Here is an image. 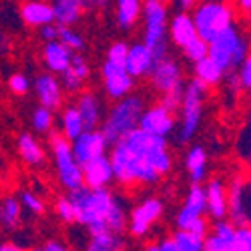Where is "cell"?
<instances>
[{"mask_svg": "<svg viewBox=\"0 0 251 251\" xmlns=\"http://www.w3.org/2000/svg\"><path fill=\"white\" fill-rule=\"evenodd\" d=\"M40 249L43 251H75L67 241H62V239H56V237H50L47 239L43 245H40Z\"/></svg>", "mask_w": 251, "mask_h": 251, "instance_id": "ee69618b", "label": "cell"}, {"mask_svg": "<svg viewBox=\"0 0 251 251\" xmlns=\"http://www.w3.org/2000/svg\"><path fill=\"white\" fill-rule=\"evenodd\" d=\"M113 0H89V6L93 8H107Z\"/></svg>", "mask_w": 251, "mask_h": 251, "instance_id": "f5cc1de1", "label": "cell"}, {"mask_svg": "<svg viewBox=\"0 0 251 251\" xmlns=\"http://www.w3.org/2000/svg\"><path fill=\"white\" fill-rule=\"evenodd\" d=\"M85 8L76 0H52V14L58 26H76L80 23Z\"/></svg>", "mask_w": 251, "mask_h": 251, "instance_id": "f546056e", "label": "cell"}, {"mask_svg": "<svg viewBox=\"0 0 251 251\" xmlns=\"http://www.w3.org/2000/svg\"><path fill=\"white\" fill-rule=\"evenodd\" d=\"M69 197L73 199L76 225L85 227L89 233L95 231H117L127 233L129 221V203L121 193L107 189H91V187H78L71 191Z\"/></svg>", "mask_w": 251, "mask_h": 251, "instance_id": "7a4b0ae2", "label": "cell"}, {"mask_svg": "<svg viewBox=\"0 0 251 251\" xmlns=\"http://www.w3.org/2000/svg\"><path fill=\"white\" fill-rule=\"evenodd\" d=\"M0 153H2V143H0Z\"/></svg>", "mask_w": 251, "mask_h": 251, "instance_id": "6f0895ef", "label": "cell"}, {"mask_svg": "<svg viewBox=\"0 0 251 251\" xmlns=\"http://www.w3.org/2000/svg\"><path fill=\"white\" fill-rule=\"evenodd\" d=\"M207 93H209V87H205L195 76L185 80L183 99L177 109V129H175L177 143L187 145L197 137L203 125V119H205Z\"/></svg>", "mask_w": 251, "mask_h": 251, "instance_id": "3957f363", "label": "cell"}, {"mask_svg": "<svg viewBox=\"0 0 251 251\" xmlns=\"http://www.w3.org/2000/svg\"><path fill=\"white\" fill-rule=\"evenodd\" d=\"M129 243L125 239V233H117V231H95L89 233V239L85 241L82 251H127Z\"/></svg>", "mask_w": 251, "mask_h": 251, "instance_id": "4316f807", "label": "cell"}, {"mask_svg": "<svg viewBox=\"0 0 251 251\" xmlns=\"http://www.w3.org/2000/svg\"><path fill=\"white\" fill-rule=\"evenodd\" d=\"M127 50H129V45L127 43H123V40H115V43L107 49V52H104V60L113 62V65H123L125 67Z\"/></svg>", "mask_w": 251, "mask_h": 251, "instance_id": "ab89813d", "label": "cell"}, {"mask_svg": "<svg viewBox=\"0 0 251 251\" xmlns=\"http://www.w3.org/2000/svg\"><path fill=\"white\" fill-rule=\"evenodd\" d=\"M147 80H149L151 91L161 97L165 93L179 91L185 87V69L175 56L167 52L155 60Z\"/></svg>", "mask_w": 251, "mask_h": 251, "instance_id": "30bf717a", "label": "cell"}, {"mask_svg": "<svg viewBox=\"0 0 251 251\" xmlns=\"http://www.w3.org/2000/svg\"><path fill=\"white\" fill-rule=\"evenodd\" d=\"M58 25L56 23H50V25H45L43 28H38V36L43 38V43H49V40H56L58 38Z\"/></svg>", "mask_w": 251, "mask_h": 251, "instance_id": "f6af8a7d", "label": "cell"}, {"mask_svg": "<svg viewBox=\"0 0 251 251\" xmlns=\"http://www.w3.org/2000/svg\"><path fill=\"white\" fill-rule=\"evenodd\" d=\"M197 28L191 18L189 10H177L175 14H171L169 18V45H173L175 49L183 50L189 43L197 38Z\"/></svg>", "mask_w": 251, "mask_h": 251, "instance_id": "603a6c76", "label": "cell"}, {"mask_svg": "<svg viewBox=\"0 0 251 251\" xmlns=\"http://www.w3.org/2000/svg\"><path fill=\"white\" fill-rule=\"evenodd\" d=\"M171 237L181 251H203V239L205 237L189 231V229H175Z\"/></svg>", "mask_w": 251, "mask_h": 251, "instance_id": "836d02e7", "label": "cell"}, {"mask_svg": "<svg viewBox=\"0 0 251 251\" xmlns=\"http://www.w3.org/2000/svg\"><path fill=\"white\" fill-rule=\"evenodd\" d=\"M75 52L65 47L60 43V40H49V43L43 45V49H40V60H43V65L49 73L52 75H62L69 65H71V60H73Z\"/></svg>", "mask_w": 251, "mask_h": 251, "instance_id": "cb8c5ba5", "label": "cell"}, {"mask_svg": "<svg viewBox=\"0 0 251 251\" xmlns=\"http://www.w3.org/2000/svg\"><path fill=\"white\" fill-rule=\"evenodd\" d=\"M76 2H80L82 6H89V0H76Z\"/></svg>", "mask_w": 251, "mask_h": 251, "instance_id": "11a10c76", "label": "cell"}, {"mask_svg": "<svg viewBox=\"0 0 251 251\" xmlns=\"http://www.w3.org/2000/svg\"><path fill=\"white\" fill-rule=\"evenodd\" d=\"M187 229H189V231H193V233H197V235H201V237H205V235L209 233V229H211V223H209L207 217H201V219L193 221Z\"/></svg>", "mask_w": 251, "mask_h": 251, "instance_id": "bcb514c9", "label": "cell"}, {"mask_svg": "<svg viewBox=\"0 0 251 251\" xmlns=\"http://www.w3.org/2000/svg\"><path fill=\"white\" fill-rule=\"evenodd\" d=\"M235 251H251V225H235Z\"/></svg>", "mask_w": 251, "mask_h": 251, "instance_id": "60d3db41", "label": "cell"}, {"mask_svg": "<svg viewBox=\"0 0 251 251\" xmlns=\"http://www.w3.org/2000/svg\"><path fill=\"white\" fill-rule=\"evenodd\" d=\"M30 127L36 135H50L56 127V113L43 104H36L30 113Z\"/></svg>", "mask_w": 251, "mask_h": 251, "instance_id": "1f68e13d", "label": "cell"}, {"mask_svg": "<svg viewBox=\"0 0 251 251\" xmlns=\"http://www.w3.org/2000/svg\"><path fill=\"white\" fill-rule=\"evenodd\" d=\"M73 153L80 165H85L97 157L109 155L111 149V141L104 137L100 129H85L75 141H71Z\"/></svg>", "mask_w": 251, "mask_h": 251, "instance_id": "5bb4252c", "label": "cell"}, {"mask_svg": "<svg viewBox=\"0 0 251 251\" xmlns=\"http://www.w3.org/2000/svg\"><path fill=\"white\" fill-rule=\"evenodd\" d=\"M56 125H58V133L69 141H75L85 131V123H82L80 113L75 104H65V107L60 109V113L56 117Z\"/></svg>", "mask_w": 251, "mask_h": 251, "instance_id": "f1b7e54d", "label": "cell"}, {"mask_svg": "<svg viewBox=\"0 0 251 251\" xmlns=\"http://www.w3.org/2000/svg\"><path fill=\"white\" fill-rule=\"evenodd\" d=\"M16 153L26 167H30V169H40V167H45V163H47L49 151L43 145V141L34 133L25 131L16 137Z\"/></svg>", "mask_w": 251, "mask_h": 251, "instance_id": "44dd1931", "label": "cell"}, {"mask_svg": "<svg viewBox=\"0 0 251 251\" xmlns=\"http://www.w3.org/2000/svg\"><path fill=\"white\" fill-rule=\"evenodd\" d=\"M0 251H26V249H23L18 243H12V241H0Z\"/></svg>", "mask_w": 251, "mask_h": 251, "instance_id": "816d5d0a", "label": "cell"}, {"mask_svg": "<svg viewBox=\"0 0 251 251\" xmlns=\"http://www.w3.org/2000/svg\"><path fill=\"white\" fill-rule=\"evenodd\" d=\"M139 127L151 135L169 139L171 135H175V129H177V113L167 109L163 102L157 100L145 107L141 121H139Z\"/></svg>", "mask_w": 251, "mask_h": 251, "instance_id": "7c38bea8", "label": "cell"}, {"mask_svg": "<svg viewBox=\"0 0 251 251\" xmlns=\"http://www.w3.org/2000/svg\"><path fill=\"white\" fill-rule=\"evenodd\" d=\"M6 87L16 97H26L32 91V80L25 73H12L6 80Z\"/></svg>", "mask_w": 251, "mask_h": 251, "instance_id": "8d00e7d4", "label": "cell"}, {"mask_svg": "<svg viewBox=\"0 0 251 251\" xmlns=\"http://www.w3.org/2000/svg\"><path fill=\"white\" fill-rule=\"evenodd\" d=\"M137 251H159V245H157V241H149V243H143Z\"/></svg>", "mask_w": 251, "mask_h": 251, "instance_id": "db71d44e", "label": "cell"}, {"mask_svg": "<svg viewBox=\"0 0 251 251\" xmlns=\"http://www.w3.org/2000/svg\"><path fill=\"white\" fill-rule=\"evenodd\" d=\"M205 189V203H207V215L213 221L225 219L229 215V197H227V183L221 177L209 179Z\"/></svg>", "mask_w": 251, "mask_h": 251, "instance_id": "7402d4cb", "label": "cell"}, {"mask_svg": "<svg viewBox=\"0 0 251 251\" xmlns=\"http://www.w3.org/2000/svg\"><path fill=\"white\" fill-rule=\"evenodd\" d=\"M32 93H34L38 104H43V107H47L54 113L65 107L67 93L62 89V82H60L58 75H52L49 71L38 73L32 78Z\"/></svg>", "mask_w": 251, "mask_h": 251, "instance_id": "4fadbf2b", "label": "cell"}, {"mask_svg": "<svg viewBox=\"0 0 251 251\" xmlns=\"http://www.w3.org/2000/svg\"><path fill=\"white\" fill-rule=\"evenodd\" d=\"M58 40L65 47H69L73 52H82L87 49L85 34L78 32L75 26H60L58 28Z\"/></svg>", "mask_w": 251, "mask_h": 251, "instance_id": "e575fe53", "label": "cell"}, {"mask_svg": "<svg viewBox=\"0 0 251 251\" xmlns=\"http://www.w3.org/2000/svg\"><path fill=\"white\" fill-rule=\"evenodd\" d=\"M75 107L78 109L80 113V119L85 123V129H99L100 123L104 119V102H102V97L91 89H82L76 99H75Z\"/></svg>", "mask_w": 251, "mask_h": 251, "instance_id": "2e32d148", "label": "cell"}, {"mask_svg": "<svg viewBox=\"0 0 251 251\" xmlns=\"http://www.w3.org/2000/svg\"><path fill=\"white\" fill-rule=\"evenodd\" d=\"M109 159L115 171V183L123 189L151 187L175 167V157L167 139L151 135L141 127L115 141L109 149Z\"/></svg>", "mask_w": 251, "mask_h": 251, "instance_id": "6da1fadb", "label": "cell"}, {"mask_svg": "<svg viewBox=\"0 0 251 251\" xmlns=\"http://www.w3.org/2000/svg\"><path fill=\"white\" fill-rule=\"evenodd\" d=\"M165 217V201L159 195H145L129 207L127 233L131 239H147Z\"/></svg>", "mask_w": 251, "mask_h": 251, "instance_id": "9c48e42d", "label": "cell"}, {"mask_svg": "<svg viewBox=\"0 0 251 251\" xmlns=\"http://www.w3.org/2000/svg\"><path fill=\"white\" fill-rule=\"evenodd\" d=\"M82 183L91 189H107L115 183V171L109 155L97 157L82 165Z\"/></svg>", "mask_w": 251, "mask_h": 251, "instance_id": "ac0fdd59", "label": "cell"}, {"mask_svg": "<svg viewBox=\"0 0 251 251\" xmlns=\"http://www.w3.org/2000/svg\"><path fill=\"white\" fill-rule=\"evenodd\" d=\"M113 18L119 30L131 32L141 23L143 0H113Z\"/></svg>", "mask_w": 251, "mask_h": 251, "instance_id": "484cf974", "label": "cell"}, {"mask_svg": "<svg viewBox=\"0 0 251 251\" xmlns=\"http://www.w3.org/2000/svg\"><path fill=\"white\" fill-rule=\"evenodd\" d=\"M247 93H249V97H251V89H249V91H247Z\"/></svg>", "mask_w": 251, "mask_h": 251, "instance_id": "680465c9", "label": "cell"}, {"mask_svg": "<svg viewBox=\"0 0 251 251\" xmlns=\"http://www.w3.org/2000/svg\"><path fill=\"white\" fill-rule=\"evenodd\" d=\"M247 54H251V38L237 25L229 26L211 43H207V56L217 62L225 73H233Z\"/></svg>", "mask_w": 251, "mask_h": 251, "instance_id": "8992f818", "label": "cell"}, {"mask_svg": "<svg viewBox=\"0 0 251 251\" xmlns=\"http://www.w3.org/2000/svg\"><path fill=\"white\" fill-rule=\"evenodd\" d=\"M32 251H43V249H40V247H34V249H32Z\"/></svg>", "mask_w": 251, "mask_h": 251, "instance_id": "9f6ffc18", "label": "cell"}, {"mask_svg": "<svg viewBox=\"0 0 251 251\" xmlns=\"http://www.w3.org/2000/svg\"><path fill=\"white\" fill-rule=\"evenodd\" d=\"M18 199H20V205H23V209H25V213H28L30 217H43L47 213V201L36 191L25 189V191L18 193Z\"/></svg>", "mask_w": 251, "mask_h": 251, "instance_id": "d6a6232c", "label": "cell"}, {"mask_svg": "<svg viewBox=\"0 0 251 251\" xmlns=\"http://www.w3.org/2000/svg\"><path fill=\"white\" fill-rule=\"evenodd\" d=\"M10 45H12V38L6 32L0 30V54H6L10 50Z\"/></svg>", "mask_w": 251, "mask_h": 251, "instance_id": "f907efd6", "label": "cell"}, {"mask_svg": "<svg viewBox=\"0 0 251 251\" xmlns=\"http://www.w3.org/2000/svg\"><path fill=\"white\" fill-rule=\"evenodd\" d=\"M173 6H177V10H191L199 0H169Z\"/></svg>", "mask_w": 251, "mask_h": 251, "instance_id": "681fc988", "label": "cell"}, {"mask_svg": "<svg viewBox=\"0 0 251 251\" xmlns=\"http://www.w3.org/2000/svg\"><path fill=\"white\" fill-rule=\"evenodd\" d=\"M181 52H183V58L193 65V62H197V60H201V58L207 56V43H205L201 36H197L193 43H189Z\"/></svg>", "mask_w": 251, "mask_h": 251, "instance_id": "f35d334b", "label": "cell"}, {"mask_svg": "<svg viewBox=\"0 0 251 251\" xmlns=\"http://www.w3.org/2000/svg\"><path fill=\"white\" fill-rule=\"evenodd\" d=\"M183 169L191 183H205L209 177V155L203 145H191L185 151L183 157Z\"/></svg>", "mask_w": 251, "mask_h": 251, "instance_id": "d4e9b609", "label": "cell"}, {"mask_svg": "<svg viewBox=\"0 0 251 251\" xmlns=\"http://www.w3.org/2000/svg\"><path fill=\"white\" fill-rule=\"evenodd\" d=\"M233 8L243 14V16H251V0H233Z\"/></svg>", "mask_w": 251, "mask_h": 251, "instance_id": "c3c4849f", "label": "cell"}, {"mask_svg": "<svg viewBox=\"0 0 251 251\" xmlns=\"http://www.w3.org/2000/svg\"><path fill=\"white\" fill-rule=\"evenodd\" d=\"M207 217V203H205V189L201 183H191L187 189L183 203L175 213V229H187L193 221Z\"/></svg>", "mask_w": 251, "mask_h": 251, "instance_id": "9a60e30c", "label": "cell"}, {"mask_svg": "<svg viewBox=\"0 0 251 251\" xmlns=\"http://www.w3.org/2000/svg\"><path fill=\"white\" fill-rule=\"evenodd\" d=\"M235 75H237V80H239V87L241 91H249L251 89V54L245 56V60L235 69Z\"/></svg>", "mask_w": 251, "mask_h": 251, "instance_id": "b9f144b4", "label": "cell"}, {"mask_svg": "<svg viewBox=\"0 0 251 251\" xmlns=\"http://www.w3.org/2000/svg\"><path fill=\"white\" fill-rule=\"evenodd\" d=\"M181 99H183V89L161 95V97H159V102H163L167 109H171V111H175V113H177L179 104H181Z\"/></svg>", "mask_w": 251, "mask_h": 251, "instance_id": "7bdbcfd3", "label": "cell"}, {"mask_svg": "<svg viewBox=\"0 0 251 251\" xmlns=\"http://www.w3.org/2000/svg\"><path fill=\"white\" fill-rule=\"evenodd\" d=\"M157 245H159V251H181L177 247V243L173 241V237H161L157 241Z\"/></svg>", "mask_w": 251, "mask_h": 251, "instance_id": "7dc6e473", "label": "cell"}, {"mask_svg": "<svg viewBox=\"0 0 251 251\" xmlns=\"http://www.w3.org/2000/svg\"><path fill=\"white\" fill-rule=\"evenodd\" d=\"M18 16L20 23L26 28L38 30L45 25L54 23L52 14V0H23L18 6Z\"/></svg>", "mask_w": 251, "mask_h": 251, "instance_id": "e0dca14e", "label": "cell"}, {"mask_svg": "<svg viewBox=\"0 0 251 251\" xmlns=\"http://www.w3.org/2000/svg\"><path fill=\"white\" fill-rule=\"evenodd\" d=\"M100 76V87H102V95L111 99V100H119L123 97H127L131 93H135V78L125 71L123 65H113V62L104 60L99 71Z\"/></svg>", "mask_w": 251, "mask_h": 251, "instance_id": "8fae6325", "label": "cell"}, {"mask_svg": "<svg viewBox=\"0 0 251 251\" xmlns=\"http://www.w3.org/2000/svg\"><path fill=\"white\" fill-rule=\"evenodd\" d=\"M47 151L50 153V159L54 165V175H56V181L62 189H67L71 193L85 185L82 183V165L76 161L69 139L52 131L49 135Z\"/></svg>", "mask_w": 251, "mask_h": 251, "instance_id": "ba28073f", "label": "cell"}, {"mask_svg": "<svg viewBox=\"0 0 251 251\" xmlns=\"http://www.w3.org/2000/svg\"><path fill=\"white\" fill-rule=\"evenodd\" d=\"M193 76L197 80H201L205 87L213 89V87H219L223 78H225V71L217 65V62H213L209 56L193 62Z\"/></svg>", "mask_w": 251, "mask_h": 251, "instance_id": "4dcf8cb0", "label": "cell"}, {"mask_svg": "<svg viewBox=\"0 0 251 251\" xmlns=\"http://www.w3.org/2000/svg\"><path fill=\"white\" fill-rule=\"evenodd\" d=\"M169 2L167 0H143L141 12V40L155 56L169 52Z\"/></svg>", "mask_w": 251, "mask_h": 251, "instance_id": "5b68a950", "label": "cell"}, {"mask_svg": "<svg viewBox=\"0 0 251 251\" xmlns=\"http://www.w3.org/2000/svg\"><path fill=\"white\" fill-rule=\"evenodd\" d=\"M52 209H54L56 219H58L62 225H76L75 205H73V199H71L69 195H60V197H56Z\"/></svg>", "mask_w": 251, "mask_h": 251, "instance_id": "d590c367", "label": "cell"}, {"mask_svg": "<svg viewBox=\"0 0 251 251\" xmlns=\"http://www.w3.org/2000/svg\"><path fill=\"white\" fill-rule=\"evenodd\" d=\"M145 107H147V100H145L143 95H137V93H131L119 100H113V104L104 113V119L99 129L113 145L115 141L123 139L127 133L139 127V121H141Z\"/></svg>", "mask_w": 251, "mask_h": 251, "instance_id": "277c9868", "label": "cell"}, {"mask_svg": "<svg viewBox=\"0 0 251 251\" xmlns=\"http://www.w3.org/2000/svg\"><path fill=\"white\" fill-rule=\"evenodd\" d=\"M25 221V209L20 205L18 195H4L0 197V227L4 231H16Z\"/></svg>", "mask_w": 251, "mask_h": 251, "instance_id": "83f0119b", "label": "cell"}, {"mask_svg": "<svg viewBox=\"0 0 251 251\" xmlns=\"http://www.w3.org/2000/svg\"><path fill=\"white\" fill-rule=\"evenodd\" d=\"M189 12L197 34L205 43H211L217 34L235 25V8L229 0H199Z\"/></svg>", "mask_w": 251, "mask_h": 251, "instance_id": "52a82bcc", "label": "cell"}, {"mask_svg": "<svg viewBox=\"0 0 251 251\" xmlns=\"http://www.w3.org/2000/svg\"><path fill=\"white\" fill-rule=\"evenodd\" d=\"M155 52L143 43H133L129 45V50H127V58H125V71H127L135 80L139 78H147L153 65H155Z\"/></svg>", "mask_w": 251, "mask_h": 251, "instance_id": "d6986e66", "label": "cell"}, {"mask_svg": "<svg viewBox=\"0 0 251 251\" xmlns=\"http://www.w3.org/2000/svg\"><path fill=\"white\" fill-rule=\"evenodd\" d=\"M203 251H235V223L227 217L213 221L203 239Z\"/></svg>", "mask_w": 251, "mask_h": 251, "instance_id": "ffe728a7", "label": "cell"}, {"mask_svg": "<svg viewBox=\"0 0 251 251\" xmlns=\"http://www.w3.org/2000/svg\"><path fill=\"white\" fill-rule=\"evenodd\" d=\"M58 78H60L62 89H65L67 95H78L82 89H85V85H87V80L82 78V76H78L71 67L65 73H62V75H58Z\"/></svg>", "mask_w": 251, "mask_h": 251, "instance_id": "74e56055", "label": "cell"}]
</instances>
